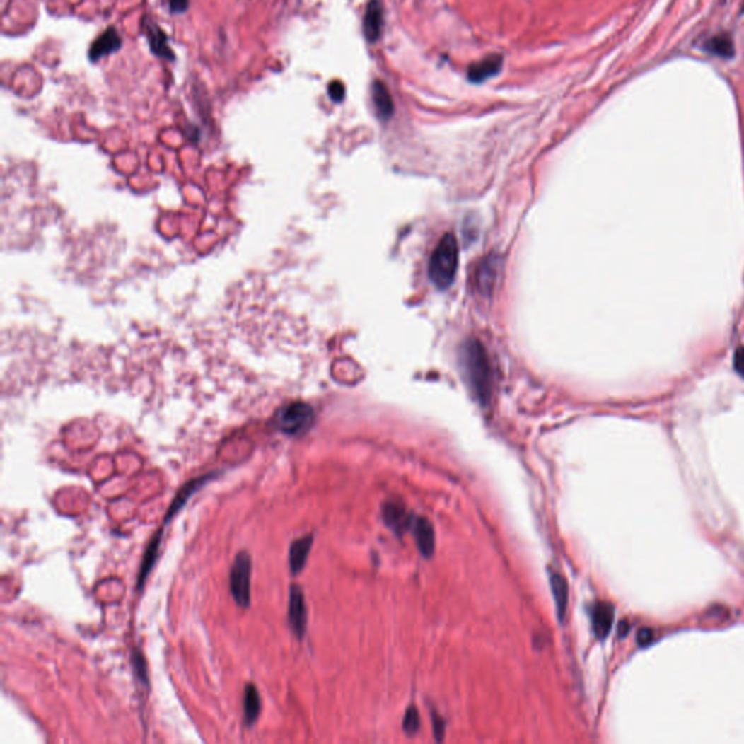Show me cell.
I'll return each mask as SVG.
<instances>
[{
    "label": "cell",
    "instance_id": "cell-1",
    "mask_svg": "<svg viewBox=\"0 0 744 744\" xmlns=\"http://www.w3.org/2000/svg\"><path fill=\"white\" fill-rule=\"evenodd\" d=\"M464 376L482 403H489L493 391V369L486 348L475 339L467 340L461 351Z\"/></svg>",
    "mask_w": 744,
    "mask_h": 744
},
{
    "label": "cell",
    "instance_id": "cell-2",
    "mask_svg": "<svg viewBox=\"0 0 744 744\" xmlns=\"http://www.w3.org/2000/svg\"><path fill=\"white\" fill-rule=\"evenodd\" d=\"M458 243L454 234L446 233L436 245L429 260V278L438 289H446L458 271Z\"/></svg>",
    "mask_w": 744,
    "mask_h": 744
},
{
    "label": "cell",
    "instance_id": "cell-3",
    "mask_svg": "<svg viewBox=\"0 0 744 744\" xmlns=\"http://www.w3.org/2000/svg\"><path fill=\"white\" fill-rule=\"evenodd\" d=\"M314 423V410L304 402H291L281 407L275 416L277 428L288 436L304 435Z\"/></svg>",
    "mask_w": 744,
    "mask_h": 744
},
{
    "label": "cell",
    "instance_id": "cell-4",
    "mask_svg": "<svg viewBox=\"0 0 744 744\" xmlns=\"http://www.w3.org/2000/svg\"><path fill=\"white\" fill-rule=\"evenodd\" d=\"M250 576H252V557L248 551H240L230 569V593L236 603L242 608L250 605Z\"/></svg>",
    "mask_w": 744,
    "mask_h": 744
},
{
    "label": "cell",
    "instance_id": "cell-5",
    "mask_svg": "<svg viewBox=\"0 0 744 744\" xmlns=\"http://www.w3.org/2000/svg\"><path fill=\"white\" fill-rule=\"evenodd\" d=\"M288 624L292 632L297 635V639H303L307 628V606L303 589L298 584H292L289 588Z\"/></svg>",
    "mask_w": 744,
    "mask_h": 744
},
{
    "label": "cell",
    "instance_id": "cell-6",
    "mask_svg": "<svg viewBox=\"0 0 744 744\" xmlns=\"http://www.w3.org/2000/svg\"><path fill=\"white\" fill-rule=\"evenodd\" d=\"M219 474H220V471L209 472V474H205V475L197 477V478H194V480H191V482L186 483V484L178 492V494L173 497V500H172V503H170V506H169V509H168V512H166L163 526H166V525L170 522V519H173V518L178 515V512L185 506L186 501L190 500V497H191L192 494H195L198 490H201V487H204L208 482H211L212 478H216V475H219Z\"/></svg>",
    "mask_w": 744,
    "mask_h": 744
},
{
    "label": "cell",
    "instance_id": "cell-7",
    "mask_svg": "<svg viewBox=\"0 0 744 744\" xmlns=\"http://www.w3.org/2000/svg\"><path fill=\"white\" fill-rule=\"evenodd\" d=\"M144 33L149 40L150 50L153 51L154 56L168 59V60H175V52L169 47L168 35L165 34V31L161 28V26L153 21L144 19Z\"/></svg>",
    "mask_w": 744,
    "mask_h": 744
},
{
    "label": "cell",
    "instance_id": "cell-8",
    "mask_svg": "<svg viewBox=\"0 0 744 744\" xmlns=\"http://www.w3.org/2000/svg\"><path fill=\"white\" fill-rule=\"evenodd\" d=\"M122 45V40L115 28H108L105 33H102L91 45L89 48V59L91 62H98L102 57H106L112 54V52L118 51Z\"/></svg>",
    "mask_w": 744,
    "mask_h": 744
},
{
    "label": "cell",
    "instance_id": "cell-9",
    "mask_svg": "<svg viewBox=\"0 0 744 744\" xmlns=\"http://www.w3.org/2000/svg\"><path fill=\"white\" fill-rule=\"evenodd\" d=\"M413 535L419 551L424 557H432L435 551V530L432 523L424 518H416L412 523Z\"/></svg>",
    "mask_w": 744,
    "mask_h": 744
},
{
    "label": "cell",
    "instance_id": "cell-10",
    "mask_svg": "<svg viewBox=\"0 0 744 744\" xmlns=\"http://www.w3.org/2000/svg\"><path fill=\"white\" fill-rule=\"evenodd\" d=\"M384 13L378 0H372L368 4L365 18H364V31L369 42H376L383 33Z\"/></svg>",
    "mask_w": 744,
    "mask_h": 744
},
{
    "label": "cell",
    "instance_id": "cell-11",
    "mask_svg": "<svg viewBox=\"0 0 744 744\" xmlns=\"http://www.w3.org/2000/svg\"><path fill=\"white\" fill-rule=\"evenodd\" d=\"M311 545H313V535L311 534L296 540L294 542L289 545V554H288L289 569H291V573L294 574V576L301 573V570L304 569V566L307 563L308 554H310V550H311Z\"/></svg>",
    "mask_w": 744,
    "mask_h": 744
},
{
    "label": "cell",
    "instance_id": "cell-12",
    "mask_svg": "<svg viewBox=\"0 0 744 744\" xmlns=\"http://www.w3.org/2000/svg\"><path fill=\"white\" fill-rule=\"evenodd\" d=\"M501 66H503L501 56H497V54L487 56L486 59L480 60L470 67L468 79L474 83L484 82L487 81V79L496 76L500 71Z\"/></svg>",
    "mask_w": 744,
    "mask_h": 744
},
{
    "label": "cell",
    "instance_id": "cell-13",
    "mask_svg": "<svg viewBox=\"0 0 744 744\" xmlns=\"http://www.w3.org/2000/svg\"><path fill=\"white\" fill-rule=\"evenodd\" d=\"M614 606L599 602L592 609V625L598 639H605L612 628L614 622Z\"/></svg>",
    "mask_w": 744,
    "mask_h": 744
},
{
    "label": "cell",
    "instance_id": "cell-14",
    "mask_svg": "<svg viewBox=\"0 0 744 744\" xmlns=\"http://www.w3.org/2000/svg\"><path fill=\"white\" fill-rule=\"evenodd\" d=\"M383 516L385 523L398 534L403 533L406 528L412 526L413 523V519L406 513L403 504L397 501H388L384 504Z\"/></svg>",
    "mask_w": 744,
    "mask_h": 744
},
{
    "label": "cell",
    "instance_id": "cell-15",
    "mask_svg": "<svg viewBox=\"0 0 744 744\" xmlns=\"http://www.w3.org/2000/svg\"><path fill=\"white\" fill-rule=\"evenodd\" d=\"M702 50L707 51L708 54L711 56H715V57H721V59H733L734 54H736V50H734V42H733V38L723 33V34H715L712 37H709L708 40L704 41L702 44Z\"/></svg>",
    "mask_w": 744,
    "mask_h": 744
},
{
    "label": "cell",
    "instance_id": "cell-16",
    "mask_svg": "<svg viewBox=\"0 0 744 744\" xmlns=\"http://www.w3.org/2000/svg\"><path fill=\"white\" fill-rule=\"evenodd\" d=\"M163 529L165 526L162 525V528L157 530V533L154 534V537L151 538L146 552H144V557H143V562H141V567H140V574H139V589L143 588V584L147 579V576L150 574L151 569L154 567L156 564V560H157V555H158V547H161V542H162V534H163Z\"/></svg>",
    "mask_w": 744,
    "mask_h": 744
},
{
    "label": "cell",
    "instance_id": "cell-17",
    "mask_svg": "<svg viewBox=\"0 0 744 744\" xmlns=\"http://www.w3.org/2000/svg\"><path fill=\"white\" fill-rule=\"evenodd\" d=\"M372 102L376 105V110L383 120L391 118L394 112V102L390 95V91L381 81L372 83Z\"/></svg>",
    "mask_w": 744,
    "mask_h": 744
},
{
    "label": "cell",
    "instance_id": "cell-18",
    "mask_svg": "<svg viewBox=\"0 0 744 744\" xmlns=\"http://www.w3.org/2000/svg\"><path fill=\"white\" fill-rule=\"evenodd\" d=\"M243 709H245V721L246 726L252 727L260 715L262 709V701L259 690L253 683H249L245 687V695H243Z\"/></svg>",
    "mask_w": 744,
    "mask_h": 744
},
{
    "label": "cell",
    "instance_id": "cell-19",
    "mask_svg": "<svg viewBox=\"0 0 744 744\" xmlns=\"http://www.w3.org/2000/svg\"><path fill=\"white\" fill-rule=\"evenodd\" d=\"M550 581H551V589H552V596H554L555 606H557L558 618H560V621H563V617L567 609V600H569L567 581L562 574H558V573H552L550 577Z\"/></svg>",
    "mask_w": 744,
    "mask_h": 744
},
{
    "label": "cell",
    "instance_id": "cell-20",
    "mask_svg": "<svg viewBox=\"0 0 744 744\" xmlns=\"http://www.w3.org/2000/svg\"><path fill=\"white\" fill-rule=\"evenodd\" d=\"M131 663H132V669H134V673L137 676V679L144 683L146 686H149V670H147V661L143 656V653L140 650H134L132 651V656H131Z\"/></svg>",
    "mask_w": 744,
    "mask_h": 744
},
{
    "label": "cell",
    "instance_id": "cell-21",
    "mask_svg": "<svg viewBox=\"0 0 744 744\" xmlns=\"http://www.w3.org/2000/svg\"><path fill=\"white\" fill-rule=\"evenodd\" d=\"M420 726V719H419V712L414 707H410L405 715V723H403V728L406 733L409 734H414L417 731Z\"/></svg>",
    "mask_w": 744,
    "mask_h": 744
},
{
    "label": "cell",
    "instance_id": "cell-22",
    "mask_svg": "<svg viewBox=\"0 0 744 744\" xmlns=\"http://www.w3.org/2000/svg\"><path fill=\"white\" fill-rule=\"evenodd\" d=\"M329 95L335 102H342L344 98V86L340 82H332L329 85Z\"/></svg>",
    "mask_w": 744,
    "mask_h": 744
},
{
    "label": "cell",
    "instance_id": "cell-23",
    "mask_svg": "<svg viewBox=\"0 0 744 744\" xmlns=\"http://www.w3.org/2000/svg\"><path fill=\"white\" fill-rule=\"evenodd\" d=\"M637 639H639V644L641 647H647L654 640V632L650 628H643V629H640L639 635H637Z\"/></svg>",
    "mask_w": 744,
    "mask_h": 744
},
{
    "label": "cell",
    "instance_id": "cell-24",
    "mask_svg": "<svg viewBox=\"0 0 744 744\" xmlns=\"http://www.w3.org/2000/svg\"><path fill=\"white\" fill-rule=\"evenodd\" d=\"M734 368L737 374L744 378V348H738L734 355Z\"/></svg>",
    "mask_w": 744,
    "mask_h": 744
},
{
    "label": "cell",
    "instance_id": "cell-25",
    "mask_svg": "<svg viewBox=\"0 0 744 744\" xmlns=\"http://www.w3.org/2000/svg\"><path fill=\"white\" fill-rule=\"evenodd\" d=\"M190 6V0H169V9L172 13H182Z\"/></svg>",
    "mask_w": 744,
    "mask_h": 744
},
{
    "label": "cell",
    "instance_id": "cell-26",
    "mask_svg": "<svg viewBox=\"0 0 744 744\" xmlns=\"http://www.w3.org/2000/svg\"><path fill=\"white\" fill-rule=\"evenodd\" d=\"M434 728H435V737H436L438 740H442V737H443V730H445V724L442 723V720L435 719V716H434Z\"/></svg>",
    "mask_w": 744,
    "mask_h": 744
},
{
    "label": "cell",
    "instance_id": "cell-27",
    "mask_svg": "<svg viewBox=\"0 0 744 744\" xmlns=\"http://www.w3.org/2000/svg\"><path fill=\"white\" fill-rule=\"evenodd\" d=\"M620 627H621V635H624V631L627 629V628H625V622H621Z\"/></svg>",
    "mask_w": 744,
    "mask_h": 744
}]
</instances>
